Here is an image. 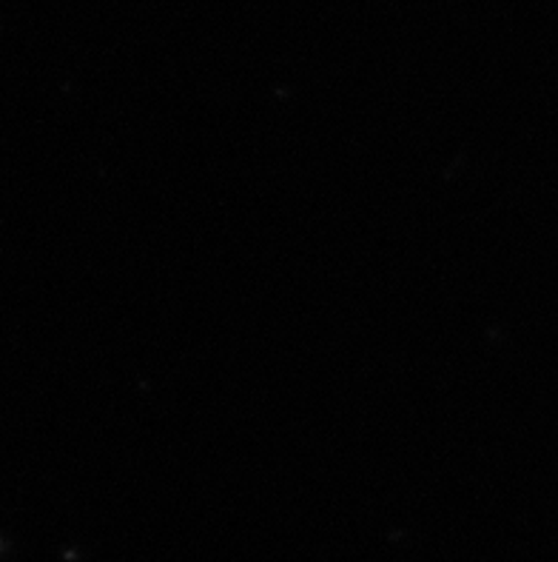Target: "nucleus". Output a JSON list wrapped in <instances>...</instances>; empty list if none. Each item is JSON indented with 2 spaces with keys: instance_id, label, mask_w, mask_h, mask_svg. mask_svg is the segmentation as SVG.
<instances>
[]
</instances>
